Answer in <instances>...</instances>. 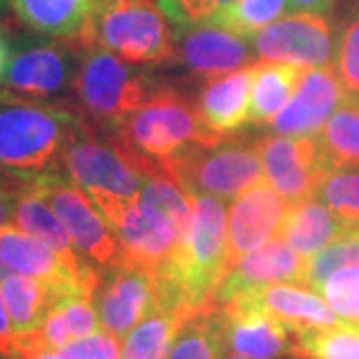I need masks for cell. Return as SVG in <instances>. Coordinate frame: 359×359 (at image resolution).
Masks as SVG:
<instances>
[{
  "label": "cell",
  "mask_w": 359,
  "mask_h": 359,
  "mask_svg": "<svg viewBox=\"0 0 359 359\" xmlns=\"http://www.w3.org/2000/svg\"><path fill=\"white\" fill-rule=\"evenodd\" d=\"M192 198L162 174L148 176L138 200L102 198L94 204L114 228L122 264L156 273L186 244L192 230Z\"/></svg>",
  "instance_id": "1"
},
{
  "label": "cell",
  "mask_w": 359,
  "mask_h": 359,
  "mask_svg": "<svg viewBox=\"0 0 359 359\" xmlns=\"http://www.w3.org/2000/svg\"><path fill=\"white\" fill-rule=\"evenodd\" d=\"M80 114L0 90V178L11 182L65 174V150Z\"/></svg>",
  "instance_id": "2"
},
{
  "label": "cell",
  "mask_w": 359,
  "mask_h": 359,
  "mask_svg": "<svg viewBox=\"0 0 359 359\" xmlns=\"http://www.w3.org/2000/svg\"><path fill=\"white\" fill-rule=\"evenodd\" d=\"M192 230L156 276L158 306L196 311L205 306L230 271L228 212L224 200L192 196Z\"/></svg>",
  "instance_id": "3"
},
{
  "label": "cell",
  "mask_w": 359,
  "mask_h": 359,
  "mask_svg": "<svg viewBox=\"0 0 359 359\" xmlns=\"http://www.w3.org/2000/svg\"><path fill=\"white\" fill-rule=\"evenodd\" d=\"M154 0H90L80 48H104L132 65H162L172 58L174 28Z\"/></svg>",
  "instance_id": "4"
},
{
  "label": "cell",
  "mask_w": 359,
  "mask_h": 359,
  "mask_svg": "<svg viewBox=\"0 0 359 359\" xmlns=\"http://www.w3.org/2000/svg\"><path fill=\"white\" fill-rule=\"evenodd\" d=\"M257 134H231L214 144H190L164 162V172L184 194L233 200L264 182Z\"/></svg>",
  "instance_id": "5"
},
{
  "label": "cell",
  "mask_w": 359,
  "mask_h": 359,
  "mask_svg": "<svg viewBox=\"0 0 359 359\" xmlns=\"http://www.w3.org/2000/svg\"><path fill=\"white\" fill-rule=\"evenodd\" d=\"M114 134L150 176H166L164 162L186 146L214 144L205 134L198 104L170 86L156 90Z\"/></svg>",
  "instance_id": "6"
},
{
  "label": "cell",
  "mask_w": 359,
  "mask_h": 359,
  "mask_svg": "<svg viewBox=\"0 0 359 359\" xmlns=\"http://www.w3.org/2000/svg\"><path fill=\"white\" fill-rule=\"evenodd\" d=\"M104 48H82L74 80L78 114L98 128L116 132L160 84L152 70Z\"/></svg>",
  "instance_id": "7"
},
{
  "label": "cell",
  "mask_w": 359,
  "mask_h": 359,
  "mask_svg": "<svg viewBox=\"0 0 359 359\" xmlns=\"http://www.w3.org/2000/svg\"><path fill=\"white\" fill-rule=\"evenodd\" d=\"M65 174L92 200H138L146 174L126 152L114 132L80 116L65 150Z\"/></svg>",
  "instance_id": "8"
},
{
  "label": "cell",
  "mask_w": 359,
  "mask_h": 359,
  "mask_svg": "<svg viewBox=\"0 0 359 359\" xmlns=\"http://www.w3.org/2000/svg\"><path fill=\"white\" fill-rule=\"evenodd\" d=\"M80 56L82 48L72 39L14 40L0 74V90L26 100L60 106L68 96H74Z\"/></svg>",
  "instance_id": "9"
},
{
  "label": "cell",
  "mask_w": 359,
  "mask_h": 359,
  "mask_svg": "<svg viewBox=\"0 0 359 359\" xmlns=\"http://www.w3.org/2000/svg\"><path fill=\"white\" fill-rule=\"evenodd\" d=\"M34 186L62 222L84 262L98 271L122 262V245L88 194L66 174L36 180Z\"/></svg>",
  "instance_id": "10"
},
{
  "label": "cell",
  "mask_w": 359,
  "mask_h": 359,
  "mask_svg": "<svg viewBox=\"0 0 359 359\" xmlns=\"http://www.w3.org/2000/svg\"><path fill=\"white\" fill-rule=\"evenodd\" d=\"M214 306V304H212ZM228 355L248 359H306L299 334L287 323L257 308L248 297L216 306Z\"/></svg>",
  "instance_id": "11"
},
{
  "label": "cell",
  "mask_w": 359,
  "mask_h": 359,
  "mask_svg": "<svg viewBox=\"0 0 359 359\" xmlns=\"http://www.w3.org/2000/svg\"><path fill=\"white\" fill-rule=\"evenodd\" d=\"M256 62L250 39L214 25L212 20L174 25L172 58L168 65L178 66L190 76L212 80Z\"/></svg>",
  "instance_id": "12"
},
{
  "label": "cell",
  "mask_w": 359,
  "mask_h": 359,
  "mask_svg": "<svg viewBox=\"0 0 359 359\" xmlns=\"http://www.w3.org/2000/svg\"><path fill=\"white\" fill-rule=\"evenodd\" d=\"M257 62L318 68L332 65L335 54V28L321 13H294L266 26L252 39Z\"/></svg>",
  "instance_id": "13"
},
{
  "label": "cell",
  "mask_w": 359,
  "mask_h": 359,
  "mask_svg": "<svg viewBox=\"0 0 359 359\" xmlns=\"http://www.w3.org/2000/svg\"><path fill=\"white\" fill-rule=\"evenodd\" d=\"M259 152L271 188L287 204H297L318 194L327 172L316 136H262Z\"/></svg>",
  "instance_id": "14"
},
{
  "label": "cell",
  "mask_w": 359,
  "mask_h": 359,
  "mask_svg": "<svg viewBox=\"0 0 359 359\" xmlns=\"http://www.w3.org/2000/svg\"><path fill=\"white\" fill-rule=\"evenodd\" d=\"M92 302L104 332L124 339L158 306L156 276L120 262L100 271Z\"/></svg>",
  "instance_id": "15"
},
{
  "label": "cell",
  "mask_w": 359,
  "mask_h": 359,
  "mask_svg": "<svg viewBox=\"0 0 359 359\" xmlns=\"http://www.w3.org/2000/svg\"><path fill=\"white\" fill-rule=\"evenodd\" d=\"M309 257L297 254L283 238H273L268 244L245 254L226 273L212 295L210 304L222 306L240 295L256 294L273 283L308 285Z\"/></svg>",
  "instance_id": "16"
},
{
  "label": "cell",
  "mask_w": 359,
  "mask_h": 359,
  "mask_svg": "<svg viewBox=\"0 0 359 359\" xmlns=\"http://www.w3.org/2000/svg\"><path fill=\"white\" fill-rule=\"evenodd\" d=\"M347 96L334 65L308 68L294 98L268 124L269 130L280 136H316Z\"/></svg>",
  "instance_id": "17"
},
{
  "label": "cell",
  "mask_w": 359,
  "mask_h": 359,
  "mask_svg": "<svg viewBox=\"0 0 359 359\" xmlns=\"http://www.w3.org/2000/svg\"><path fill=\"white\" fill-rule=\"evenodd\" d=\"M13 196V226L52 248L68 269L82 282L86 292L94 295V290L100 280V271L80 257L62 222L54 214L44 196L39 192L34 182H14Z\"/></svg>",
  "instance_id": "18"
},
{
  "label": "cell",
  "mask_w": 359,
  "mask_h": 359,
  "mask_svg": "<svg viewBox=\"0 0 359 359\" xmlns=\"http://www.w3.org/2000/svg\"><path fill=\"white\" fill-rule=\"evenodd\" d=\"M290 204L264 182L236 198L228 212V266L278 238Z\"/></svg>",
  "instance_id": "19"
},
{
  "label": "cell",
  "mask_w": 359,
  "mask_h": 359,
  "mask_svg": "<svg viewBox=\"0 0 359 359\" xmlns=\"http://www.w3.org/2000/svg\"><path fill=\"white\" fill-rule=\"evenodd\" d=\"M0 264L13 273L28 276L50 285L58 295H90L52 248L13 226L0 228Z\"/></svg>",
  "instance_id": "20"
},
{
  "label": "cell",
  "mask_w": 359,
  "mask_h": 359,
  "mask_svg": "<svg viewBox=\"0 0 359 359\" xmlns=\"http://www.w3.org/2000/svg\"><path fill=\"white\" fill-rule=\"evenodd\" d=\"M254 66L208 80L198 98V112L212 142L224 140L248 126Z\"/></svg>",
  "instance_id": "21"
},
{
  "label": "cell",
  "mask_w": 359,
  "mask_h": 359,
  "mask_svg": "<svg viewBox=\"0 0 359 359\" xmlns=\"http://www.w3.org/2000/svg\"><path fill=\"white\" fill-rule=\"evenodd\" d=\"M240 297H248L257 308L266 309L268 313L287 323L299 335L330 330L344 323L334 309L327 306L325 299H321L313 290H306L304 285L273 283L256 294Z\"/></svg>",
  "instance_id": "22"
},
{
  "label": "cell",
  "mask_w": 359,
  "mask_h": 359,
  "mask_svg": "<svg viewBox=\"0 0 359 359\" xmlns=\"http://www.w3.org/2000/svg\"><path fill=\"white\" fill-rule=\"evenodd\" d=\"M278 236L297 254L311 257L334 242L359 236V226L341 219L318 196H313L290 205Z\"/></svg>",
  "instance_id": "23"
},
{
  "label": "cell",
  "mask_w": 359,
  "mask_h": 359,
  "mask_svg": "<svg viewBox=\"0 0 359 359\" xmlns=\"http://www.w3.org/2000/svg\"><path fill=\"white\" fill-rule=\"evenodd\" d=\"M302 66L283 62H256L248 124H269L294 98L304 76Z\"/></svg>",
  "instance_id": "24"
},
{
  "label": "cell",
  "mask_w": 359,
  "mask_h": 359,
  "mask_svg": "<svg viewBox=\"0 0 359 359\" xmlns=\"http://www.w3.org/2000/svg\"><path fill=\"white\" fill-rule=\"evenodd\" d=\"M11 6L22 25L54 39H76L90 13V0H11Z\"/></svg>",
  "instance_id": "25"
},
{
  "label": "cell",
  "mask_w": 359,
  "mask_h": 359,
  "mask_svg": "<svg viewBox=\"0 0 359 359\" xmlns=\"http://www.w3.org/2000/svg\"><path fill=\"white\" fill-rule=\"evenodd\" d=\"M0 290L14 335L39 332L58 297L50 285L20 273H8L0 282Z\"/></svg>",
  "instance_id": "26"
},
{
  "label": "cell",
  "mask_w": 359,
  "mask_h": 359,
  "mask_svg": "<svg viewBox=\"0 0 359 359\" xmlns=\"http://www.w3.org/2000/svg\"><path fill=\"white\" fill-rule=\"evenodd\" d=\"M192 313L190 309L156 306L124 337L122 359H166L184 321Z\"/></svg>",
  "instance_id": "27"
},
{
  "label": "cell",
  "mask_w": 359,
  "mask_h": 359,
  "mask_svg": "<svg viewBox=\"0 0 359 359\" xmlns=\"http://www.w3.org/2000/svg\"><path fill=\"white\" fill-rule=\"evenodd\" d=\"M318 138L327 170L359 168V98L349 94Z\"/></svg>",
  "instance_id": "28"
},
{
  "label": "cell",
  "mask_w": 359,
  "mask_h": 359,
  "mask_svg": "<svg viewBox=\"0 0 359 359\" xmlns=\"http://www.w3.org/2000/svg\"><path fill=\"white\" fill-rule=\"evenodd\" d=\"M224 353L226 344L218 308L208 302L184 321L166 359H224Z\"/></svg>",
  "instance_id": "29"
},
{
  "label": "cell",
  "mask_w": 359,
  "mask_h": 359,
  "mask_svg": "<svg viewBox=\"0 0 359 359\" xmlns=\"http://www.w3.org/2000/svg\"><path fill=\"white\" fill-rule=\"evenodd\" d=\"M287 11H290V0H236L210 20L226 30L252 40L259 30L273 25Z\"/></svg>",
  "instance_id": "30"
},
{
  "label": "cell",
  "mask_w": 359,
  "mask_h": 359,
  "mask_svg": "<svg viewBox=\"0 0 359 359\" xmlns=\"http://www.w3.org/2000/svg\"><path fill=\"white\" fill-rule=\"evenodd\" d=\"M316 196L339 218L359 226V168L327 170Z\"/></svg>",
  "instance_id": "31"
},
{
  "label": "cell",
  "mask_w": 359,
  "mask_h": 359,
  "mask_svg": "<svg viewBox=\"0 0 359 359\" xmlns=\"http://www.w3.org/2000/svg\"><path fill=\"white\" fill-rule=\"evenodd\" d=\"M318 294L344 323L359 327V264L334 271Z\"/></svg>",
  "instance_id": "32"
},
{
  "label": "cell",
  "mask_w": 359,
  "mask_h": 359,
  "mask_svg": "<svg viewBox=\"0 0 359 359\" xmlns=\"http://www.w3.org/2000/svg\"><path fill=\"white\" fill-rule=\"evenodd\" d=\"M299 341L313 359H359V327L349 323L299 335Z\"/></svg>",
  "instance_id": "33"
},
{
  "label": "cell",
  "mask_w": 359,
  "mask_h": 359,
  "mask_svg": "<svg viewBox=\"0 0 359 359\" xmlns=\"http://www.w3.org/2000/svg\"><path fill=\"white\" fill-rule=\"evenodd\" d=\"M355 264H359V236L334 242L309 257L308 287H311L318 294L321 283L325 282L334 271L346 268V266H355Z\"/></svg>",
  "instance_id": "34"
},
{
  "label": "cell",
  "mask_w": 359,
  "mask_h": 359,
  "mask_svg": "<svg viewBox=\"0 0 359 359\" xmlns=\"http://www.w3.org/2000/svg\"><path fill=\"white\" fill-rule=\"evenodd\" d=\"M335 68L347 94L359 98V11L339 36Z\"/></svg>",
  "instance_id": "35"
},
{
  "label": "cell",
  "mask_w": 359,
  "mask_h": 359,
  "mask_svg": "<svg viewBox=\"0 0 359 359\" xmlns=\"http://www.w3.org/2000/svg\"><path fill=\"white\" fill-rule=\"evenodd\" d=\"M56 304L65 311L68 327L72 332L74 339L86 337V335L96 334L100 330V320L98 311L94 308V302L90 295L84 294H70L58 295Z\"/></svg>",
  "instance_id": "36"
},
{
  "label": "cell",
  "mask_w": 359,
  "mask_h": 359,
  "mask_svg": "<svg viewBox=\"0 0 359 359\" xmlns=\"http://www.w3.org/2000/svg\"><path fill=\"white\" fill-rule=\"evenodd\" d=\"M236 0H158V6L174 25H196L214 18Z\"/></svg>",
  "instance_id": "37"
},
{
  "label": "cell",
  "mask_w": 359,
  "mask_h": 359,
  "mask_svg": "<svg viewBox=\"0 0 359 359\" xmlns=\"http://www.w3.org/2000/svg\"><path fill=\"white\" fill-rule=\"evenodd\" d=\"M66 359H122V346L116 335L96 332L70 341L60 349Z\"/></svg>",
  "instance_id": "38"
},
{
  "label": "cell",
  "mask_w": 359,
  "mask_h": 359,
  "mask_svg": "<svg viewBox=\"0 0 359 359\" xmlns=\"http://www.w3.org/2000/svg\"><path fill=\"white\" fill-rule=\"evenodd\" d=\"M34 334H36V337H39L44 346L50 347L54 351H60V349L65 346H68L70 341H74L72 332H70V327H68V321H66L65 311L60 309V306H58L56 302H54V306H52V309L48 311L44 323L40 325L39 332H34Z\"/></svg>",
  "instance_id": "39"
},
{
  "label": "cell",
  "mask_w": 359,
  "mask_h": 359,
  "mask_svg": "<svg viewBox=\"0 0 359 359\" xmlns=\"http://www.w3.org/2000/svg\"><path fill=\"white\" fill-rule=\"evenodd\" d=\"M6 359H66L60 351H54L40 341L36 334L14 335V349Z\"/></svg>",
  "instance_id": "40"
},
{
  "label": "cell",
  "mask_w": 359,
  "mask_h": 359,
  "mask_svg": "<svg viewBox=\"0 0 359 359\" xmlns=\"http://www.w3.org/2000/svg\"><path fill=\"white\" fill-rule=\"evenodd\" d=\"M14 349V332L8 311L4 306V297H2V290H0V359H6Z\"/></svg>",
  "instance_id": "41"
},
{
  "label": "cell",
  "mask_w": 359,
  "mask_h": 359,
  "mask_svg": "<svg viewBox=\"0 0 359 359\" xmlns=\"http://www.w3.org/2000/svg\"><path fill=\"white\" fill-rule=\"evenodd\" d=\"M14 182L0 178V228L13 226Z\"/></svg>",
  "instance_id": "42"
},
{
  "label": "cell",
  "mask_w": 359,
  "mask_h": 359,
  "mask_svg": "<svg viewBox=\"0 0 359 359\" xmlns=\"http://www.w3.org/2000/svg\"><path fill=\"white\" fill-rule=\"evenodd\" d=\"M335 0H290L292 13H330Z\"/></svg>",
  "instance_id": "43"
},
{
  "label": "cell",
  "mask_w": 359,
  "mask_h": 359,
  "mask_svg": "<svg viewBox=\"0 0 359 359\" xmlns=\"http://www.w3.org/2000/svg\"><path fill=\"white\" fill-rule=\"evenodd\" d=\"M8 54H11V40L4 34V30L0 28V74L6 66V60H8Z\"/></svg>",
  "instance_id": "44"
},
{
  "label": "cell",
  "mask_w": 359,
  "mask_h": 359,
  "mask_svg": "<svg viewBox=\"0 0 359 359\" xmlns=\"http://www.w3.org/2000/svg\"><path fill=\"white\" fill-rule=\"evenodd\" d=\"M11 11H13L11 0H0V18H6L11 14Z\"/></svg>",
  "instance_id": "45"
},
{
  "label": "cell",
  "mask_w": 359,
  "mask_h": 359,
  "mask_svg": "<svg viewBox=\"0 0 359 359\" xmlns=\"http://www.w3.org/2000/svg\"><path fill=\"white\" fill-rule=\"evenodd\" d=\"M224 359H248V358H242V355H228V358Z\"/></svg>",
  "instance_id": "46"
}]
</instances>
